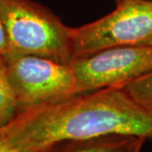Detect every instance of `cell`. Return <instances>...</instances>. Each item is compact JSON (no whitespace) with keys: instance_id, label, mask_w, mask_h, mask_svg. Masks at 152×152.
Returning <instances> with one entry per match:
<instances>
[{"instance_id":"obj_2","label":"cell","mask_w":152,"mask_h":152,"mask_svg":"<svg viewBox=\"0 0 152 152\" xmlns=\"http://www.w3.org/2000/svg\"><path fill=\"white\" fill-rule=\"evenodd\" d=\"M8 48L5 59L38 56L61 63L73 59L71 28L32 0H0Z\"/></svg>"},{"instance_id":"obj_11","label":"cell","mask_w":152,"mask_h":152,"mask_svg":"<svg viewBox=\"0 0 152 152\" xmlns=\"http://www.w3.org/2000/svg\"><path fill=\"white\" fill-rule=\"evenodd\" d=\"M145 140L146 139L144 137H136L134 140L130 145V146L128 148V150L125 152H140Z\"/></svg>"},{"instance_id":"obj_4","label":"cell","mask_w":152,"mask_h":152,"mask_svg":"<svg viewBox=\"0 0 152 152\" xmlns=\"http://www.w3.org/2000/svg\"><path fill=\"white\" fill-rule=\"evenodd\" d=\"M5 60L20 112L78 95L75 75L69 63L32 55Z\"/></svg>"},{"instance_id":"obj_12","label":"cell","mask_w":152,"mask_h":152,"mask_svg":"<svg viewBox=\"0 0 152 152\" xmlns=\"http://www.w3.org/2000/svg\"><path fill=\"white\" fill-rule=\"evenodd\" d=\"M58 144L54 145H53V146L48 147V148H46V149H44V150H42V151H41L39 152H57V150H58Z\"/></svg>"},{"instance_id":"obj_9","label":"cell","mask_w":152,"mask_h":152,"mask_svg":"<svg viewBox=\"0 0 152 152\" xmlns=\"http://www.w3.org/2000/svg\"><path fill=\"white\" fill-rule=\"evenodd\" d=\"M7 48H8L7 37H6L4 24H3L2 19L0 16V57H4L5 58Z\"/></svg>"},{"instance_id":"obj_7","label":"cell","mask_w":152,"mask_h":152,"mask_svg":"<svg viewBox=\"0 0 152 152\" xmlns=\"http://www.w3.org/2000/svg\"><path fill=\"white\" fill-rule=\"evenodd\" d=\"M19 112V102L9 77L6 60L0 57V128L11 122Z\"/></svg>"},{"instance_id":"obj_3","label":"cell","mask_w":152,"mask_h":152,"mask_svg":"<svg viewBox=\"0 0 152 152\" xmlns=\"http://www.w3.org/2000/svg\"><path fill=\"white\" fill-rule=\"evenodd\" d=\"M108 15L71 28L73 59L120 46H152V0H120Z\"/></svg>"},{"instance_id":"obj_13","label":"cell","mask_w":152,"mask_h":152,"mask_svg":"<svg viewBox=\"0 0 152 152\" xmlns=\"http://www.w3.org/2000/svg\"><path fill=\"white\" fill-rule=\"evenodd\" d=\"M114 1H115V2L117 3V2H118V1H120V0H114Z\"/></svg>"},{"instance_id":"obj_5","label":"cell","mask_w":152,"mask_h":152,"mask_svg":"<svg viewBox=\"0 0 152 152\" xmlns=\"http://www.w3.org/2000/svg\"><path fill=\"white\" fill-rule=\"evenodd\" d=\"M77 94L104 88H122L152 72V46H120L103 49L69 62Z\"/></svg>"},{"instance_id":"obj_6","label":"cell","mask_w":152,"mask_h":152,"mask_svg":"<svg viewBox=\"0 0 152 152\" xmlns=\"http://www.w3.org/2000/svg\"><path fill=\"white\" fill-rule=\"evenodd\" d=\"M136 137L114 134L63 142L58 145L57 152H125Z\"/></svg>"},{"instance_id":"obj_8","label":"cell","mask_w":152,"mask_h":152,"mask_svg":"<svg viewBox=\"0 0 152 152\" xmlns=\"http://www.w3.org/2000/svg\"><path fill=\"white\" fill-rule=\"evenodd\" d=\"M122 88L136 103L152 113V72L136 79Z\"/></svg>"},{"instance_id":"obj_10","label":"cell","mask_w":152,"mask_h":152,"mask_svg":"<svg viewBox=\"0 0 152 152\" xmlns=\"http://www.w3.org/2000/svg\"><path fill=\"white\" fill-rule=\"evenodd\" d=\"M0 152H22L13 145L0 130Z\"/></svg>"},{"instance_id":"obj_1","label":"cell","mask_w":152,"mask_h":152,"mask_svg":"<svg viewBox=\"0 0 152 152\" xmlns=\"http://www.w3.org/2000/svg\"><path fill=\"white\" fill-rule=\"evenodd\" d=\"M23 152H39L66 141L107 134L152 140V113L123 88L109 87L23 109L0 128Z\"/></svg>"}]
</instances>
